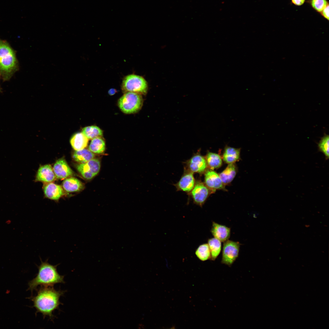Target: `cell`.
Listing matches in <instances>:
<instances>
[{
    "label": "cell",
    "mask_w": 329,
    "mask_h": 329,
    "mask_svg": "<svg viewBox=\"0 0 329 329\" xmlns=\"http://www.w3.org/2000/svg\"><path fill=\"white\" fill-rule=\"evenodd\" d=\"M223 242L221 263L230 267L239 256L241 244L229 239Z\"/></svg>",
    "instance_id": "cell-6"
},
{
    "label": "cell",
    "mask_w": 329,
    "mask_h": 329,
    "mask_svg": "<svg viewBox=\"0 0 329 329\" xmlns=\"http://www.w3.org/2000/svg\"><path fill=\"white\" fill-rule=\"evenodd\" d=\"M208 168L213 170L220 167L222 164L221 157L218 154L208 151L205 156Z\"/></svg>",
    "instance_id": "cell-21"
},
{
    "label": "cell",
    "mask_w": 329,
    "mask_h": 329,
    "mask_svg": "<svg viewBox=\"0 0 329 329\" xmlns=\"http://www.w3.org/2000/svg\"><path fill=\"white\" fill-rule=\"evenodd\" d=\"M292 2L295 5L299 6L302 5L305 0H291Z\"/></svg>",
    "instance_id": "cell-29"
},
{
    "label": "cell",
    "mask_w": 329,
    "mask_h": 329,
    "mask_svg": "<svg viewBox=\"0 0 329 329\" xmlns=\"http://www.w3.org/2000/svg\"><path fill=\"white\" fill-rule=\"evenodd\" d=\"M204 173V183L212 193H214L217 189L225 190V185L215 172L207 169Z\"/></svg>",
    "instance_id": "cell-10"
},
{
    "label": "cell",
    "mask_w": 329,
    "mask_h": 329,
    "mask_svg": "<svg viewBox=\"0 0 329 329\" xmlns=\"http://www.w3.org/2000/svg\"><path fill=\"white\" fill-rule=\"evenodd\" d=\"M210 232L214 238L224 242L230 238L231 229L230 227L213 221Z\"/></svg>",
    "instance_id": "cell-12"
},
{
    "label": "cell",
    "mask_w": 329,
    "mask_h": 329,
    "mask_svg": "<svg viewBox=\"0 0 329 329\" xmlns=\"http://www.w3.org/2000/svg\"><path fill=\"white\" fill-rule=\"evenodd\" d=\"M122 89L125 93L132 92L141 94H146L147 91V81L142 76L130 74L125 76L122 83Z\"/></svg>",
    "instance_id": "cell-5"
},
{
    "label": "cell",
    "mask_w": 329,
    "mask_h": 329,
    "mask_svg": "<svg viewBox=\"0 0 329 329\" xmlns=\"http://www.w3.org/2000/svg\"><path fill=\"white\" fill-rule=\"evenodd\" d=\"M62 186L64 189L68 192L79 191L83 188L82 182L73 177L66 179L63 182Z\"/></svg>",
    "instance_id": "cell-19"
},
{
    "label": "cell",
    "mask_w": 329,
    "mask_h": 329,
    "mask_svg": "<svg viewBox=\"0 0 329 329\" xmlns=\"http://www.w3.org/2000/svg\"><path fill=\"white\" fill-rule=\"evenodd\" d=\"M56 176L51 166L46 164L40 167L37 172L36 181L51 182L55 179Z\"/></svg>",
    "instance_id": "cell-14"
},
{
    "label": "cell",
    "mask_w": 329,
    "mask_h": 329,
    "mask_svg": "<svg viewBox=\"0 0 329 329\" xmlns=\"http://www.w3.org/2000/svg\"><path fill=\"white\" fill-rule=\"evenodd\" d=\"M221 242L214 237L208 239L207 243L210 250L211 260H215L220 253L222 249Z\"/></svg>",
    "instance_id": "cell-22"
},
{
    "label": "cell",
    "mask_w": 329,
    "mask_h": 329,
    "mask_svg": "<svg viewBox=\"0 0 329 329\" xmlns=\"http://www.w3.org/2000/svg\"><path fill=\"white\" fill-rule=\"evenodd\" d=\"M237 169L235 163L228 164L225 169L219 174V176L225 185L232 181L236 176Z\"/></svg>",
    "instance_id": "cell-17"
},
{
    "label": "cell",
    "mask_w": 329,
    "mask_h": 329,
    "mask_svg": "<svg viewBox=\"0 0 329 329\" xmlns=\"http://www.w3.org/2000/svg\"><path fill=\"white\" fill-rule=\"evenodd\" d=\"M44 191L47 198L55 200H58L64 193L61 186L52 182H49L44 186Z\"/></svg>",
    "instance_id": "cell-15"
},
{
    "label": "cell",
    "mask_w": 329,
    "mask_h": 329,
    "mask_svg": "<svg viewBox=\"0 0 329 329\" xmlns=\"http://www.w3.org/2000/svg\"><path fill=\"white\" fill-rule=\"evenodd\" d=\"M240 149L229 146L225 147L222 155L223 161L226 163H234L240 158Z\"/></svg>",
    "instance_id": "cell-16"
},
{
    "label": "cell",
    "mask_w": 329,
    "mask_h": 329,
    "mask_svg": "<svg viewBox=\"0 0 329 329\" xmlns=\"http://www.w3.org/2000/svg\"><path fill=\"white\" fill-rule=\"evenodd\" d=\"M105 147L104 141L99 137L92 139L89 147V150L93 153L101 154L104 152Z\"/></svg>",
    "instance_id": "cell-23"
},
{
    "label": "cell",
    "mask_w": 329,
    "mask_h": 329,
    "mask_svg": "<svg viewBox=\"0 0 329 329\" xmlns=\"http://www.w3.org/2000/svg\"><path fill=\"white\" fill-rule=\"evenodd\" d=\"M76 168L84 178L90 179L99 172L100 163L98 159L93 158L85 163L79 164Z\"/></svg>",
    "instance_id": "cell-9"
},
{
    "label": "cell",
    "mask_w": 329,
    "mask_h": 329,
    "mask_svg": "<svg viewBox=\"0 0 329 329\" xmlns=\"http://www.w3.org/2000/svg\"><path fill=\"white\" fill-rule=\"evenodd\" d=\"M53 287L41 286L37 290L36 295L29 298L33 302L37 313H41L44 318L48 317L51 319L53 318V312L61 304L59 301L60 297L65 292L56 290Z\"/></svg>",
    "instance_id": "cell-1"
},
{
    "label": "cell",
    "mask_w": 329,
    "mask_h": 329,
    "mask_svg": "<svg viewBox=\"0 0 329 329\" xmlns=\"http://www.w3.org/2000/svg\"><path fill=\"white\" fill-rule=\"evenodd\" d=\"M88 139L82 133L74 134L70 139V143L73 149L78 150L85 148L87 146Z\"/></svg>",
    "instance_id": "cell-18"
},
{
    "label": "cell",
    "mask_w": 329,
    "mask_h": 329,
    "mask_svg": "<svg viewBox=\"0 0 329 329\" xmlns=\"http://www.w3.org/2000/svg\"><path fill=\"white\" fill-rule=\"evenodd\" d=\"M53 169L56 177L58 179H66L73 174V171L64 158L57 161Z\"/></svg>",
    "instance_id": "cell-13"
},
{
    "label": "cell",
    "mask_w": 329,
    "mask_h": 329,
    "mask_svg": "<svg viewBox=\"0 0 329 329\" xmlns=\"http://www.w3.org/2000/svg\"><path fill=\"white\" fill-rule=\"evenodd\" d=\"M212 192L204 182L200 180H196L195 184L189 194L193 203L202 207L210 194Z\"/></svg>",
    "instance_id": "cell-7"
},
{
    "label": "cell",
    "mask_w": 329,
    "mask_h": 329,
    "mask_svg": "<svg viewBox=\"0 0 329 329\" xmlns=\"http://www.w3.org/2000/svg\"><path fill=\"white\" fill-rule=\"evenodd\" d=\"M141 95L132 92H127L119 98V106L124 113L129 114L137 112L141 108L143 100Z\"/></svg>",
    "instance_id": "cell-4"
},
{
    "label": "cell",
    "mask_w": 329,
    "mask_h": 329,
    "mask_svg": "<svg viewBox=\"0 0 329 329\" xmlns=\"http://www.w3.org/2000/svg\"><path fill=\"white\" fill-rule=\"evenodd\" d=\"M311 3L312 7L319 12H321L328 5L326 0H312Z\"/></svg>",
    "instance_id": "cell-27"
},
{
    "label": "cell",
    "mask_w": 329,
    "mask_h": 329,
    "mask_svg": "<svg viewBox=\"0 0 329 329\" xmlns=\"http://www.w3.org/2000/svg\"><path fill=\"white\" fill-rule=\"evenodd\" d=\"M195 254L201 261H204L210 259L211 254L208 244L203 243L199 246L195 251Z\"/></svg>",
    "instance_id": "cell-24"
},
{
    "label": "cell",
    "mask_w": 329,
    "mask_h": 329,
    "mask_svg": "<svg viewBox=\"0 0 329 329\" xmlns=\"http://www.w3.org/2000/svg\"><path fill=\"white\" fill-rule=\"evenodd\" d=\"M41 262L36 277L28 283L27 290L32 293L39 285L53 287L56 284L65 283L64 276L60 275L57 271V265H51L47 260L44 262L41 260Z\"/></svg>",
    "instance_id": "cell-2"
},
{
    "label": "cell",
    "mask_w": 329,
    "mask_h": 329,
    "mask_svg": "<svg viewBox=\"0 0 329 329\" xmlns=\"http://www.w3.org/2000/svg\"><path fill=\"white\" fill-rule=\"evenodd\" d=\"M329 135L325 134L320 141L318 147L319 150L324 154L327 158H329Z\"/></svg>",
    "instance_id": "cell-26"
},
{
    "label": "cell",
    "mask_w": 329,
    "mask_h": 329,
    "mask_svg": "<svg viewBox=\"0 0 329 329\" xmlns=\"http://www.w3.org/2000/svg\"><path fill=\"white\" fill-rule=\"evenodd\" d=\"M82 133L89 139H93L100 137L103 135L102 131L98 126H91L84 128Z\"/></svg>",
    "instance_id": "cell-25"
},
{
    "label": "cell",
    "mask_w": 329,
    "mask_h": 329,
    "mask_svg": "<svg viewBox=\"0 0 329 329\" xmlns=\"http://www.w3.org/2000/svg\"><path fill=\"white\" fill-rule=\"evenodd\" d=\"M185 164L184 169L193 173L202 174L204 173L208 168L205 157L199 152L194 154Z\"/></svg>",
    "instance_id": "cell-8"
},
{
    "label": "cell",
    "mask_w": 329,
    "mask_h": 329,
    "mask_svg": "<svg viewBox=\"0 0 329 329\" xmlns=\"http://www.w3.org/2000/svg\"><path fill=\"white\" fill-rule=\"evenodd\" d=\"M19 69L16 51L7 41L0 38V73L3 80H9Z\"/></svg>",
    "instance_id": "cell-3"
},
{
    "label": "cell",
    "mask_w": 329,
    "mask_h": 329,
    "mask_svg": "<svg viewBox=\"0 0 329 329\" xmlns=\"http://www.w3.org/2000/svg\"><path fill=\"white\" fill-rule=\"evenodd\" d=\"M193 174V173L184 169L183 173L180 179L174 185L177 190L189 194L196 183V180Z\"/></svg>",
    "instance_id": "cell-11"
},
{
    "label": "cell",
    "mask_w": 329,
    "mask_h": 329,
    "mask_svg": "<svg viewBox=\"0 0 329 329\" xmlns=\"http://www.w3.org/2000/svg\"><path fill=\"white\" fill-rule=\"evenodd\" d=\"M94 154L89 150L85 148L76 150L73 155L74 160L80 163H85L93 159Z\"/></svg>",
    "instance_id": "cell-20"
},
{
    "label": "cell",
    "mask_w": 329,
    "mask_h": 329,
    "mask_svg": "<svg viewBox=\"0 0 329 329\" xmlns=\"http://www.w3.org/2000/svg\"><path fill=\"white\" fill-rule=\"evenodd\" d=\"M116 92V90L113 88H111L109 90L108 93L110 95H114Z\"/></svg>",
    "instance_id": "cell-30"
},
{
    "label": "cell",
    "mask_w": 329,
    "mask_h": 329,
    "mask_svg": "<svg viewBox=\"0 0 329 329\" xmlns=\"http://www.w3.org/2000/svg\"><path fill=\"white\" fill-rule=\"evenodd\" d=\"M322 14L323 16L327 19H329V5H327L322 11Z\"/></svg>",
    "instance_id": "cell-28"
},
{
    "label": "cell",
    "mask_w": 329,
    "mask_h": 329,
    "mask_svg": "<svg viewBox=\"0 0 329 329\" xmlns=\"http://www.w3.org/2000/svg\"><path fill=\"white\" fill-rule=\"evenodd\" d=\"M1 76V74H0V76ZM0 92H2V89H1V87H0Z\"/></svg>",
    "instance_id": "cell-31"
}]
</instances>
